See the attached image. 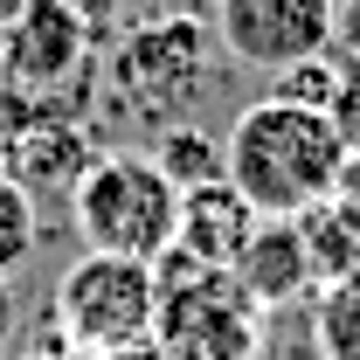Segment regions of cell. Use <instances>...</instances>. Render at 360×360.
Wrapping results in <instances>:
<instances>
[{"label":"cell","instance_id":"7c38bea8","mask_svg":"<svg viewBox=\"0 0 360 360\" xmlns=\"http://www.w3.org/2000/svg\"><path fill=\"white\" fill-rule=\"evenodd\" d=\"M319 347L326 360H360V277L333 284V298L319 312Z\"/></svg>","mask_w":360,"mask_h":360},{"label":"cell","instance_id":"8992f818","mask_svg":"<svg viewBox=\"0 0 360 360\" xmlns=\"http://www.w3.org/2000/svg\"><path fill=\"white\" fill-rule=\"evenodd\" d=\"M333 7L340 0H215V42L243 70H291L333 56Z\"/></svg>","mask_w":360,"mask_h":360},{"label":"cell","instance_id":"2e32d148","mask_svg":"<svg viewBox=\"0 0 360 360\" xmlns=\"http://www.w3.org/2000/svg\"><path fill=\"white\" fill-rule=\"evenodd\" d=\"M104 360H167V354H160V340H139V347H125V354H104Z\"/></svg>","mask_w":360,"mask_h":360},{"label":"cell","instance_id":"277c9868","mask_svg":"<svg viewBox=\"0 0 360 360\" xmlns=\"http://www.w3.org/2000/svg\"><path fill=\"white\" fill-rule=\"evenodd\" d=\"M215 63H229L215 28H201L194 14H153L118 35L111 49V84L132 104L139 118H153L160 132L180 125V111H194L208 84H215Z\"/></svg>","mask_w":360,"mask_h":360},{"label":"cell","instance_id":"6da1fadb","mask_svg":"<svg viewBox=\"0 0 360 360\" xmlns=\"http://www.w3.org/2000/svg\"><path fill=\"white\" fill-rule=\"evenodd\" d=\"M340 174H347V146L333 132V118L284 104V97L243 104L222 139V180L264 222H298V215L326 208Z\"/></svg>","mask_w":360,"mask_h":360},{"label":"cell","instance_id":"5b68a950","mask_svg":"<svg viewBox=\"0 0 360 360\" xmlns=\"http://www.w3.org/2000/svg\"><path fill=\"white\" fill-rule=\"evenodd\" d=\"M56 333L70 340V354H125L139 340H153V319H160V277L153 264H132V257H104V250H84L77 264L56 277Z\"/></svg>","mask_w":360,"mask_h":360},{"label":"cell","instance_id":"9a60e30c","mask_svg":"<svg viewBox=\"0 0 360 360\" xmlns=\"http://www.w3.org/2000/svg\"><path fill=\"white\" fill-rule=\"evenodd\" d=\"M333 63L340 70H360V0H340L333 7Z\"/></svg>","mask_w":360,"mask_h":360},{"label":"cell","instance_id":"30bf717a","mask_svg":"<svg viewBox=\"0 0 360 360\" xmlns=\"http://www.w3.org/2000/svg\"><path fill=\"white\" fill-rule=\"evenodd\" d=\"M153 167L174 180L180 194L187 187H208V180H222V139H208L201 125H167L160 146H153Z\"/></svg>","mask_w":360,"mask_h":360},{"label":"cell","instance_id":"ba28073f","mask_svg":"<svg viewBox=\"0 0 360 360\" xmlns=\"http://www.w3.org/2000/svg\"><path fill=\"white\" fill-rule=\"evenodd\" d=\"M257 222H264V215H257L229 180H208V187H187V194H180L174 250L194 257V264H208V270H236V257H243V243L257 236Z\"/></svg>","mask_w":360,"mask_h":360},{"label":"cell","instance_id":"9c48e42d","mask_svg":"<svg viewBox=\"0 0 360 360\" xmlns=\"http://www.w3.org/2000/svg\"><path fill=\"white\" fill-rule=\"evenodd\" d=\"M312 250H305V229L298 222H257V236L243 243V257H236V284L257 298V305H291L305 284H312Z\"/></svg>","mask_w":360,"mask_h":360},{"label":"cell","instance_id":"52a82bcc","mask_svg":"<svg viewBox=\"0 0 360 360\" xmlns=\"http://www.w3.org/2000/svg\"><path fill=\"white\" fill-rule=\"evenodd\" d=\"M90 63V35L63 0H14L0 14V77L21 90L28 104H49L56 90H70Z\"/></svg>","mask_w":360,"mask_h":360},{"label":"cell","instance_id":"5bb4252c","mask_svg":"<svg viewBox=\"0 0 360 360\" xmlns=\"http://www.w3.org/2000/svg\"><path fill=\"white\" fill-rule=\"evenodd\" d=\"M333 132L347 146V160H360V70H340V90H333Z\"/></svg>","mask_w":360,"mask_h":360},{"label":"cell","instance_id":"7a4b0ae2","mask_svg":"<svg viewBox=\"0 0 360 360\" xmlns=\"http://www.w3.org/2000/svg\"><path fill=\"white\" fill-rule=\"evenodd\" d=\"M70 222L104 257L160 264L180 236V187L153 167V153H97L70 187Z\"/></svg>","mask_w":360,"mask_h":360},{"label":"cell","instance_id":"8fae6325","mask_svg":"<svg viewBox=\"0 0 360 360\" xmlns=\"http://www.w3.org/2000/svg\"><path fill=\"white\" fill-rule=\"evenodd\" d=\"M35 257V194L14 174H0V284Z\"/></svg>","mask_w":360,"mask_h":360},{"label":"cell","instance_id":"3957f363","mask_svg":"<svg viewBox=\"0 0 360 360\" xmlns=\"http://www.w3.org/2000/svg\"><path fill=\"white\" fill-rule=\"evenodd\" d=\"M153 277H160L153 340L167 360H257L270 312L236 284V270H208L180 250H167L153 264Z\"/></svg>","mask_w":360,"mask_h":360},{"label":"cell","instance_id":"4fadbf2b","mask_svg":"<svg viewBox=\"0 0 360 360\" xmlns=\"http://www.w3.org/2000/svg\"><path fill=\"white\" fill-rule=\"evenodd\" d=\"M333 90H340V63H333V56L291 63V70H277V77H270V97L305 104V111H333Z\"/></svg>","mask_w":360,"mask_h":360}]
</instances>
